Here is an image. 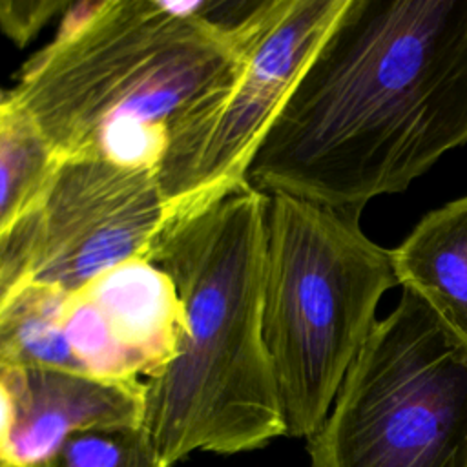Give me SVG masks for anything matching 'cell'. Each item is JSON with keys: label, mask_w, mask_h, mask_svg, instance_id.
<instances>
[{"label": "cell", "mask_w": 467, "mask_h": 467, "mask_svg": "<svg viewBox=\"0 0 467 467\" xmlns=\"http://www.w3.org/2000/svg\"><path fill=\"white\" fill-rule=\"evenodd\" d=\"M467 142V0H347L246 182L334 210L398 193Z\"/></svg>", "instance_id": "6da1fadb"}, {"label": "cell", "mask_w": 467, "mask_h": 467, "mask_svg": "<svg viewBox=\"0 0 467 467\" xmlns=\"http://www.w3.org/2000/svg\"><path fill=\"white\" fill-rule=\"evenodd\" d=\"M241 46L192 2H69L55 36L20 67L9 102L58 159L155 171L173 126L237 71Z\"/></svg>", "instance_id": "7a4b0ae2"}, {"label": "cell", "mask_w": 467, "mask_h": 467, "mask_svg": "<svg viewBox=\"0 0 467 467\" xmlns=\"http://www.w3.org/2000/svg\"><path fill=\"white\" fill-rule=\"evenodd\" d=\"M266 204V193L244 184L164 226L144 254L175 283L186 319L175 358L142 381L140 425L170 465L285 434L261 332Z\"/></svg>", "instance_id": "3957f363"}, {"label": "cell", "mask_w": 467, "mask_h": 467, "mask_svg": "<svg viewBox=\"0 0 467 467\" xmlns=\"http://www.w3.org/2000/svg\"><path fill=\"white\" fill-rule=\"evenodd\" d=\"M361 210L268 195L261 332L285 434L314 436L398 285L392 252L359 228Z\"/></svg>", "instance_id": "277c9868"}, {"label": "cell", "mask_w": 467, "mask_h": 467, "mask_svg": "<svg viewBox=\"0 0 467 467\" xmlns=\"http://www.w3.org/2000/svg\"><path fill=\"white\" fill-rule=\"evenodd\" d=\"M308 454L310 467H467V345L414 292L372 328Z\"/></svg>", "instance_id": "5b68a950"}, {"label": "cell", "mask_w": 467, "mask_h": 467, "mask_svg": "<svg viewBox=\"0 0 467 467\" xmlns=\"http://www.w3.org/2000/svg\"><path fill=\"white\" fill-rule=\"evenodd\" d=\"M345 5L347 0L261 2L237 33V71L170 133L157 168L164 226L186 221L248 184L265 135Z\"/></svg>", "instance_id": "8992f818"}, {"label": "cell", "mask_w": 467, "mask_h": 467, "mask_svg": "<svg viewBox=\"0 0 467 467\" xmlns=\"http://www.w3.org/2000/svg\"><path fill=\"white\" fill-rule=\"evenodd\" d=\"M164 223L155 171L58 159L38 193L0 228V305L26 286L71 294L144 255Z\"/></svg>", "instance_id": "52a82bcc"}, {"label": "cell", "mask_w": 467, "mask_h": 467, "mask_svg": "<svg viewBox=\"0 0 467 467\" xmlns=\"http://www.w3.org/2000/svg\"><path fill=\"white\" fill-rule=\"evenodd\" d=\"M64 332L84 374L144 381L175 358L186 319L171 277L144 255L130 257L71 292Z\"/></svg>", "instance_id": "ba28073f"}, {"label": "cell", "mask_w": 467, "mask_h": 467, "mask_svg": "<svg viewBox=\"0 0 467 467\" xmlns=\"http://www.w3.org/2000/svg\"><path fill=\"white\" fill-rule=\"evenodd\" d=\"M15 401V427L0 467H38L71 434L140 423L142 381L102 379L58 368L0 367Z\"/></svg>", "instance_id": "9c48e42d"}, {"label": "cell", "mask_w": 467, "mask_h": 467, "mask_svg": "<svg viewBox=\"0 0 467 467\" xmlns=\"http://www.w3.org/2000/svg\"><path fill=\"white\" fill-rule=\"evenodd\" d=\"M390 252L398 283L467 345V197L427 213Z\"/></svg>", "instance_id": "30bf717a"}, {"label": "cell", "mask_w": 467, "mask_h": 467, "mask_svg": "<svg viewBox=\"0 0 467 467\" xmlns=\"http://www.w3.org/2000/svg\"><path fill=\"white\" fill-rule=\"evenodd\" d=\"M67 292L26 286L0 305V367L82 372L64 332Z\"/></svg>", "instance_id": "8fae6325"}, {"label": "cell", "mask_w": 467, "mask_h": 467, "mask_svg": "<svg viewBox=\"0 0 467 467\" xmlns=\"http://www.w3.org/2000/svg\"><path fill=\"white\" fill-rule=\"evenodd\" d=\"M57 162L35 120L7 102L0 113V228L38 193Z\"/></svg>", "instance_id": "7c38bea8"}, {"label": "cell", "mask_w": 467, "mask_h": 467, "mask_svg": "<svg viewBox=\"0 0 467 467\" xmlns=\"http://www.w3.org/2000/svg\"><path fill=\"white\" fill-rule=\"evenodd\" d=\"M38 467H171L140 423L99 425L71 434Z\"/></svg>", "instance_id": "4fadbf2b"}, {"label": "cell", "mask_w": 467, "mask_h": 467, "mask_svg": "<svg viewBox=\"0 0 467 467\" xmlns=\"http://www.w3.org/2000/svg\"><path fill=\"white\" fill-rule=\"evenodd\" d=\"M64 0H0V31L18 47H26L55 16H62Z\"/></svg>", "instance_id": "5bb4252c"}, {"label": "cell", "mask_w": 467, "mask_h": 467, "mask_svg": "<svg viewBox=\"0 0 467 467\" xmlns=\"http://www.w3.org/2000/svg\"><path fill=\"white\" fill-rule=\"evenodd\" d=\"M15 427V401L5 381L0 378V452L5 449Z\"/></svg>", "instance_id": "9a60e30c"}, {"label": "cell", "mask_w": 467, "mask_h": 467, "mask_svg": "<svg viewBox=\"0 0 467 467\" xmlns=\"http://www.w3.org/2000/svg\"><path fill=\"white\" fill-rule=\"evenodd\" d=\"M7 102H9V91L0 89V113H2V109L7 106Z\"/></svg>", "instance_id": "2e32d148"}]
</instances>
